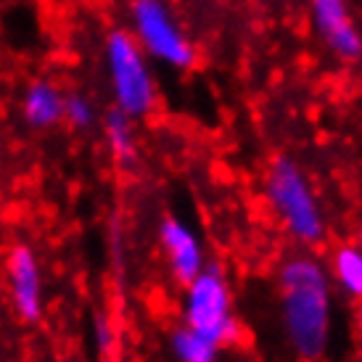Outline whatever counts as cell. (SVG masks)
Wrapping results in <instances>:
<instances>
[{
	"label": "cell",
	"mask_w": 362,
	"mask_h": 362,
	"mask_svg": "<svg viewBox=\"0 0 362 362\" xmlns=\"http://www.w3.org/2000/svg\"><path fill=\"white\" fill-rule=\"evenodd\" d=\"M130 19L132 37L138 40L143 53L172 69H191L196 64L191 37L182 32L164 0H132Z\"/></svg>",
	"instance_id": "3957f363"
},
{
	"label": "cell",
	"mask_w": 362,
	"mask_h": 362,
	"mask_svg": "<svg viewBox=\"0 0 362 362\" xmlns=\"http://www.w3.org/2000/svg\"><path fill=\"white\" fill-rule=\"evenodd\" d=\"M188 325L214 344L238 339V325L228 312V288L217 272H204L191 281L188 299Z\"/></svg>",
	"instance_id": "5b68a950"
},
{
	"label": "cell",
	"mask_w": 362,
	"mask_h": 362,
	"mask_svg": "<svg viewBox=\"0 0 362 362\" xmlns=\"http://www.w3.org/2000/svg\"><path fill=\"white\" fill-rule=\"evenodd\" d=\"M175 346H177V354L182 357V362H214L217 344L204 339L202 333L191 331V328L175 336Z\"/></svg>",
	"instance_id": "8fae6325"
},
{
	"label": "cell",
	"mask_w": 362,
	"mask_h": 362,
	"mask_svg": "<svg viewBox=\"0 0 362 362\" xmlns=\"http://www.w3.org/2000/svg\"><path fill=\"white\" fill-rule=\"evenodd\" d=\"M106 66H109L111 90L117 109L130 119L151 114L156 106V82L151 66L146 64V53L127 30H111L106 35Z\"/></svg>",
	"instance_id": "7a4b0ae2"
},
{
	"label": "cell",
	"mask_w": 362,
	"mask_h": 362,
	"mask_svg": "<svg viewBox=\"0 0 362 362\" xmlns=\"http://www.w3.org/2000/svg\"><path fill=\"white\" fill-rule=\"evenodd\" d=\"M106 138H109L111 153L119 161L122 167H132L138 159V148H135V135H132L130 117L122 109H114L106 114Z\"/></svg>",
	"instance_id": "30bf717a"
},
{
	"label": "cell",
	"mask_w": 362,
	"mask_h": 362,
	"mask_svg": "<svg viewBox=\"0 0 362 362\" xmlns=\"http://www.w3.org/2000/svg\"><path fill=\"white\" fill-rule=\"evenodd\" d=\"M64 119L74 124V127H90L93 122H95L93 103L85 95H80V93L64 95Z\"/></svg>",
	"instance_id": "4fadbf2b"
},
{
	"label": "cell",
	"mask_w": 362,
	"mask_h": 362,
	"mask_svg": "<svg viewBox=\"0 0 362 362\" xmlns=\"http://www.w3.org/2000/svg\"><path fill=\"white\" fill-rule=\"evenodd\" d=\"M8 272L16 310L24 320H35L40 312V278H37V267L27 246H16L11 252Z\"/></svg>",
	"instance_id": "52a82bcc"
},
{
	"label": "cell",
	"mask_w": 362,
	"mask_h": 362,
	"mask_svg": "<svg viewBox=\"0 0 362 362\" xmlns=\"http://www.w3.org/2000/svg\"><path fill=\"white\" fill-rule=\"evenodd\" d=\"M21 114L30 127L45 130L64 119V93L51 80H32L24 90Z\"/></svg>",
	"instance_id": "ba28073f"
},
{
	"label": "cell",
	"mask_w": 362,
	"mask_h": 362,
	"mask_svg": "<svg viewBox=\"0 0 362 362\" xmlns=\"http://www.w3.org/2000/svg\"><path fill=\"white\" fill-rule=\"evenodd\" d=\"M267 196L275 204L283 222L304 241H317L322 233V220L310 182L288 156H278L267 172Z\"/></svg>",
	"instance_id": "277c9868"
},
{
	"label": "cell",
	"mask_w": 362,
	"mask_h": 362,
	"mask_svg": "<svg viewBox=\"0 0 362 362\" xmlns=\"http://www.w3.org/2000/svg\"><path fill=\"white\" fill-rule=\"evenodd\" d=\"M286 322L296 349L317 357L328 333V286L312 259H291L283 270Z\"/></svg>",
	"instance_id": "6da1fadb"
},
{
	"label": "cell",
	"mask_w": 362,
	"mask_h": 362,
	"mask_svg": "<svg viewBox=\"0 0 362 362\" xmlns=\"http://www.w3.org/2000/svg\"><path fill=\"white\" fill-rule=\"evenodd\" d=\"M161 241L170 249L172 267H175L177 281L191 283L199 275V267H202V257H199V246L193 241V235L182 228L180 222L167 220L161 225Z\"/></svg>",
	"instance_id": "9c48e42d"
},
{
	"label": "cell",
	"mask_w": 362,
	"mask_h": 362,
	"mask_svg": "<svg viewBox=\"0 0 362 362\" xmlns=\"http://www.w3.org/2000/svg\"><path fill=\"white\" fill-rule=\"evenodd\" d=\"M336 275L349 291L362 296V254L357 249H341L336 254Z\"/></svg>",
	"instance_id": "7c38bea8"
},
{
	"label": "cell",
	"mask_w": 362,
	"mask_h": 362,
	"mask_svg": "<svg viewBox=\"0 0 362 362\" xmlns=\"http://www.w3.org/2000/svg\"><path fill=\"white\" fill-rule=\"evenodd\" d=\"M310 13L315 32L336 59L349 64L362 59V30L346 0H310Z\"/></svg>",
	"instance_id": "8992f818"
}]
</instances>
